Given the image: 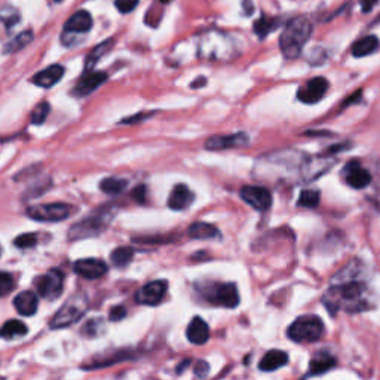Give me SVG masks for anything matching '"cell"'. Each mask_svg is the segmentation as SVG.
Here are the masks:
<instances>
[{"label": "cell", "mask_w": 380, "mask_h": 380, "mask_svg": "<svg viewBox=\"0 0 380 380\" xmlns=\"http://www.w3.org/2000/svg\"><path fill=\"white\" fill-rule=\"evenodd\" d=\"M322 303L331 315L343 310L356 314L374 308V293L370 271L361 260H351L331 278L330 288L324 293Z\"/></svg>", "instance_id": "obj_1"}, {"label": "cell", "mask_w": 380, "mask_h": 380, "mask_svg": "<svg viewBox=\"0 0 380 380\" xmlns=\"http://www.w3.org/2000/svg\"><path fill=\"white\" fill-rule=\"evenodd\" d=\"M306 161V155L296 150H279L260 158L257 164V174L260 180L271 182H301V170Z\"/></svg>", "instance_id": "obj_2"}, {"label": "cell", "mask_w": 380, "mask_h": 380, "mask_svg": "<svg viewBox=\"0 0 380 380\" xmlns=\"http://www.w3.org/2000/svg\"><path fill=\"white\" fill-rule=\"evenodd\" d=\"M312 35V22L306 17H297L290 19L281 36H279V48L287 60H296L303 51L306 42Z\"/></svg>", "instance_id": "obj_3"}, {"label": "cell", "mask_w": 380, "mask_h": 380, "mask_svg": "<svg viewBox=\"0 0 380 380\" xmlns=\"http://www.w3.org/2000/svg\"><path fill=\"white\" fill-rule=\"evenodd\" d=\"M115 217V209L111 207L100 208L91 216L74 223V225L69 229V239L70 241H79L86 238H94L98 237L100 233H103L110 220Z\"/></svg>", "instance_id": "obj_4"}, {"label": "cell", "mask_w": 380, "mask_h": 380, "mask_svg": "<svg viewBox=\"0 0 380 380\" xmlns=\"http://www.w3.org/2000/svg\"><path fill=\"white\" fill-rule=\"evenodd\" d=\"M324 322L317 315H303L294 319L287 330L290 340L296 343H314L324 336Z\"/></svg>", "instance_id": "obj_5"}, {"label": "cell", "mask_w": 380, "mask_h": 380, "mask_svg": "<svg viewBox=\"0 0 380 380\" xmlns=\"http://www.w3.org/2000/svg\"><path fill=\"white\" fill-rule=\"evenodd\" d=\"M88 309V300L84 294H74L60 308L57 314L51 319V328L58 330L70 327L72 324L79 321Z\"/></svg>", "instance_id": "obj_6"}, {"label": "cell", "mask_w": 380, "mask_h": 380, "mask_svg": "<svg viewBox=\"0 0 380 380\" xmlns=\"http://www.w3.org/2000/svg\"><path fill=\"white\" fill-rule=\"evenodd\" d=\"M35 285L39 294L47 300L58 299L64 288V275L60 269H51L48 274H45L35 279Z\"/></svg>", "instance_id": "obj_7"}, {"label": "cell", "mask_w": 380, "mask_h": 380, "mask_svg": "<svg viewBox=\"0 0 380 380\" xmlns=\"http://www.w3.org/2000/svg\"><path fill=\"white\" fill-rule=\"evenodd\" d=\"M70 209L65 204H38L27 208V216L36 221H63L70 216Z\"/></svg>", "instance_id": "obj_8"}, {"label": "cell", "mask_w": 380, "mask_h": 380, "mask_svg": "<svg viewBox=\"0 0 380 380\" xmlns=\"http://www.w3.org/2000/svg\"><path fill=\"white\" fill-rule=\"evenodd\" d=\"M207 300L212 305L223 306L228 309H233L239 305V293L235 284H214L209 288V292L205 293Z\"/></svg>", "instance_id": "obj_9"}, {"label": "cell", "mask_w": 380, "mask_h": 380, "mask_svg": "<svg viewBox=\"0 0 380 380\" xmlns=\"http://www.w3.org/2000/svg\"><path fill=\"white\" fill-rule=\"evenodd\" d=\"M336 159L331 158L330 155H319V156H306V161L301 170V183H309L317 180L318 177L326 174Z\"/></svg>", "instance_id": "obj_10"}, {"label": "cell", "mask_w": 380, "mask_h": 380, "mask_svg": "<svg viewBox=\"0 0 380 380\" xmlns=\"http://www.w3.org/2000/svg\"><path fill=\"white\" fill-rule=\"evenodd\" d=\"M328 81L326 77H314V79L308 81L303 86L297 91V98L305 104H315L328 91Z\"/></svg>", "instance_id": "obj_11"}, {"label": "cell", "mask_w": 380, "mask_h": 380, "mask_svg": "<svg viewBox=\"0 0 380 380\" xmlns=\"http://www.w3.org/2000/svg\"><path fill=\"white\" fill-rule=\"evenodd\" d=\"M241 198L257 211H267L272 207V193L262 186H245L241 189Z\"/></svg>", "instance_id": "obj_12"}, {"label": "cell", "mask_w": 380, "mask_h": 380, "mask_svg": "<svg viewBox=\"0 0 380 380\" xmlns=\"http://www.w3.org/2000/svg\"><path fill=\"white\" fill-rule=\"evenodd\" d=\"M166 290H168V283L166 281H152L149 284L144 285L140 292L136 294V300L141 305H149V306H156L159 305L162 299L166 294Z\"/></svg>", "instance_id": "obj_13"}, {"label": "cell", "mask_w": 380, "mask_h": 380, "mask_svg": "<svg viewBox=\"0 0 380 380\" xmlns=\"http://www.w3.org/2000/svg\"><path fill=\"white\" fill-rule=\"evenodd\" d=\"M345 182L352 189H364L372 182V175L365 168H363V165L356 161H351L348 165L345 166L342 171Z\"/></svg>", "instance_id": "obj_14"}, {"label": "cell", "mask_w": 380, "mask_h": 380, "mask_svg": "<svg viewBox=\"0 0 380 380\" xmlns=\"http://www.w3.org/2000/svg\"><path fill=\"white\" fill-rule=\"evenodd\" d=\"M250 141L248 136L245 132L230 134V136H214L207 140L205 149L208 150H226L233 148H242L247 146Z\"/></svg>", "instance_id": "obj_15"}, {"label": "cell", "mask_w": 380, "mask_h": 380, "mask_svg": "<svg viewBox=\"0 0 380 380\" xmlns=\"http://www.w3.org/2000/svg\"><path fill=\"white\" fill-rule=\"evenodd\" d=\"M104 72H86L82 79L76 84L72 94L76 97H85L94 93L98 86H102L107 81Z\"/></svg>", "instance_id": "obj_16"}, {"label": "cell", "mask_w": 380, "mask_h": 380, "mask_svg": "<svg viewBox=\"0 0 380 380\" xmlns=\"http://www.w3.org/2000/svg\"><path fill=\"white\" fill-rule=\"evenodd\" d=\"M107 264L98 259H82L74 263V272L86 279H98L107 274Z\"/></svg>", "instance_id": "obj_17"}, {"label": "cell", "mask_w": 380, "mask_h": 380, "mask_svg": "<svg viewBox=\"0 0 380 380\" xmlns=\"http://www.w3.org/2000/svg\"><path fill=\"white\" fill-rule=\"evenodd\" d=\"M63 76H64V67L60 64H54L33 76L31 82L42 88H51L55 84H58Z\"/></svg>", "instance_id": "obj_18"}, {"label": "cell", "mask_w": 380, "mask_h": 380, "mask_svg": "<svg viewBox=\"0 0 380 380\" xmlns=\"http://www.w3.org/2000/svg\"><path fill=\"white\" fill-rule=\"evenodd\" d=\"M193 199H195V195H193L192 190H190L184 184H177L170 195L168 207L175 211H182V209H186L192 205Z\"/></svg>", "instance_id": "obj_19"}, {"label": "cell", "mask_w": 380, "mask_h": 380, "mask_svg": "<svg viewBox=\"0 0 380 380\" xmlns=\"http://www.w3.org/2000/svg\"><path fill=\"white\" fill-rule=\"evenodd\" d=\"M187 339L193 345H204L209 339V327L208 324L200 318L195 317L187 326Z\"/></svg>", "instance_id": "obj_20"}, {"label": "cell", "mask_w": 380, "mask_h": 380, "mask_svg": "<svg viewBox=\"0 0 380 380\" xmlns=\"http://www.w3.org/2000/svg\"><path fill=\"white\" fill-rule=\"evenodd\" d=\"M14 306L18 310V314L22 317H31L38 312L39 299L35 293L22 292L14 299Z\"/></svg>", "instance_id": "obj_21"}, {"label": "cell", "mask_w": 380, "mask_h": 380, "mask_svg": "<svg viewBox=\"0 0 380 380\" xmlns=\"http://www.w3.org/2000/svg\"><path fill=\"white\" fill-rule=\"evenodd\" d=\"M93 29V17L86 10H77L65 22L64 33H86Z\"/></svg>", "instance_id": "obj_22"}, {"label": "cell", "mask_w": 380, "mask_h": 380, "mask_svg": "<svg viewBox=\"0 0 380 380\" xmlns=\"http://www.w3.org/2000/svg\"><path fill=\"white\" fill-rule=\"evenodd\" d=\"M336 364H338V361L333 355H330L327 352L317 354L314 358L310 360L309 376H318V374L327 373L331 370L333 367H336Z\"/></svg>", "instance_id": "obj_23"}, {"label": "cell", "mask_w": 380, "mask_h": 380, "mask_svg": "<svg viewBox=\"0 0 380 380\" xmlns=\"http://www.w3.org/2000/svg\"><path fill=\"white\" fill-rule=\"evenodd\" d=\"M189 237L192 239H220L221 232L209 223L196 221L189 228Z\"/></svg>", "instance_id": "obj_24"}, {"label": "cell", "mask_w": 380, "mask_h": 380, "mask_svg": "<svg viewBox=\"0 0 380 380\" xmlns=\"http://www.w3.org/2000/svg\"><path fill=\"white\" fill-rule=\"evenodd\" d=\"M285 364H288V355L283 351L274 349L263 356L262 361L259 363V368L262 372L269 373V372H275V370H278V368L284 367Z\"/></svg>", "instance_id": "obj_25"}, {"label": "cell", "mask_w": 380, "mask_h": 380, "mask_svg": "<svg viewBox=\"0 0 380 380\" xmlns=\"http://www.w3.org/2000/svg\"><path fill=\"white\" fill-rule=\"evenodd\" d=\"M380 48V42L376 36H365L360 39L358 42L354 43L352 47V55L356 58L367 57V55H372Z\"/></svg>", "instance_id": "obj_26"}, {"label": "cell", "mask_w": 380, "mask_h": 380, "mask_svg": "<svg viewBox=\"0 0 380 380\" xmlns=\"http://www.w3.org/2000/svg\"><path fill=\"white\" fill-rule=\"evenodd\" d=\"M33 39H35V35H33L31 30H26L19 33L18 36H15L13 40L8 42L5 45L3 48V52L5 54H14V52H18L21 49H24L27 45H30L33 42Z\"/></svg>", "instance_id": "obj_27"}, {"label": "cell", "mask_w": 380, "mask_h": 380, "mask_svg": "<svg viewBox=\"0 0 380 380\" xmlns=\"http://www.w3.org/2000/svg\"><path fill=\"white\" fill-rule=\"evenodd\" d=\"M29 331L27 326L24 322L17 321V319H9L5 322L2 328H0V336L6 338V339H14L18 336H26Z\"/></svg>", "instance_id": "obj_28"}, {"label": "cell", "mask_w": 380, "mask_h": 380, "mask_svg": "<svg viewBox=\"0 0 380 380\" xmlns=\"http://www.w3.org/2000/svg\"><path fill=\"white\" fill-rule=\"evenodd\" d=\"M115 45V40L113 39H109L103 43H100L97 45V47L91 51V54L88 55V58H86V64H85V69L86 72H91L93 70V67L97 64V61L104 57V55L111 49V47H113Z\"/></svg>", "instance_id": "obj_29"}, {"label": "cell", "mask_w": 380, "mask_h": 380, "mask_svg": "<svg viewBox=\"0 0 380 380\" xmlns=\"http://www.w3.org/2000/svg\"><path fill=\"white\" fill-rule=\"evenodd\" d=\"M127 186H128L127 180H122V178H116V177H107L102 183H100V189H102L107 195H119L124 192Z\"/></svg>", "instance_id": "obj_30"}, {"label": "cell", "mask_w": 380, "mask_h": 380, "mask_svg": "<svg viewBox=\"0 0 380 380\" xmlns=\"http://www.w3.org/2000/svg\"><path fill=\"white\" fill-rule=\"evenodd\" d=\"M319 200H321L319 190L309 189V190H303V192L300 193L297 205L305 207V208H317L319 205Z\"/></svg>", "instance_id": "obj_31"}, {"label": "cell", "mask_w": 380, "mask_h": 380, "mask_svg": "<svg viewBox=\"0 0 380 380\" xmlns=\"http://www.w3.org/2000/svg\"><path fill=\"white\" fill-rule=\"evenodd\" d=\"M279 24V21L275 18H269V17H262L259 21H255L254 24V31L257 33V36L259 38H266L269 35L271 31H274Z\"/></svg>", "instance_id": "obj_32"}, {"label": "cell", "mask_w": 380, "mask_h": 380, "mask_svg": "<svg viewBox=\"0 0 380 380\" xmlns=\"http://www.w3.org/2000/svg\"><path fill=\"white\" fill-rule=\"evenodd\" d=\"M132 257H134V250L132 248L119 247L113 253H111L110 259H111V262H113V264L116 267H125V266H128L131 263Z\"/></svg>", "instance_id": "obj_33"}, {"label": "cell", "mask_w": 380, "mask_h": 380, "mask_svg": "<svg viewBox=\"0 0 380 380\" xmlns=\"http://www.w3.org/2000/svg\"><path fill=\"white\" fill-rule=\"evenodd\" d=\"M19 21V13L13 6H5L0 9V22H3L6 29L14 27Z\"/></svg>", "instance_id": "obj_34"}, {"label": "cell", "mask_w": 380, "mask_h": 380, "mask_svg": "<svg viewBox=\"0 0 380 380\" xmlns=\"http://www.w3.org/2000/svg\"><path fill=\"white\" fill-rule=\"evenodd\" d=\"M49 104L48 103H40L35 107V110L31 111V116H30V122L33 125H40L43 124L45 120H47L48 115H49Z\"/></svg>", "instance_id": "obj_35"}, {"label": "cell", "mask_w": 380, "mask_h": 380, "mask_svg": "<svg viewBox=\"0 0 380 380\" xmlns=\"http://www.w3.org/2000/svg\"><path fill=\"white\" fill-rule=\"evenodd\" d=\"M15 247L27 250V248H33L38 245V235L36 233H22L19 237H17V239L14 241Z\"/></svg>", "instance_id": "obj_36"}, {"label": "cell", "mask_w": 380, "mask_h": 380, "mask_svg": "<svg viewBox=\"0 0 380 380\" xmlns=\"http://www.w3.org/2000/svg\"><path fill=\"white\" fill-rule=\"evenodd\" d=\"M15 288L14 276L8 272H0V297L9 294Z\"/></svg>", "instance_id": "obj_37"}, {"label": "cell", "mask_w": 380, "mask_h": 380, "mask_svg": "<svg viewBox=\"0 0 380 380\" xmlns=\"http://www.w3.org/2000/svg\"><path fill=\"white\" fill-rule=\"evenodd\" d=\"M115 5H116V8H118L119 13H122V14H129V13H132L134 9L137 8L138 0H116Z\"/></svg>", "instance_id": "obj_38"}, {"label": "cell", "mask_w": 380, "mask_h": 380, "mask_svg": "<svg viewBox=\"0 0 380 380\" xmlns=\"http://www.w3.org/2000/svg\"><path fill=\"white\" fill-rule=\"evenodd\" d=\"M102 321V319H93V321H89L86 326L82 328V334L86 338H95L98 336V334H102L103 328H95L97 324Z\"/></svg>", "instance_id": "obj_39"}, {"label": "cell", "mask_w": 380, "mask_h": 380, "mask_svg": "<svg viewBox=\"0 0 380 380\" xmlns=\"http://www.w3.org/2000/svg\"><path fill=\"white\" fill-rule=\"evenodd\" d=\"M127 317V309L124 306H116L110 310L109 314V319L113 321V322H118L120 319H124Z\"/></svg>", "instance_id": "obj_40"}, {"label": "cell", "mask_w": 380, "mask_h": 380, "mask_svg": "<svg viewBox=\"0 0 380 380\" xmlns=\"http://www.w3.org/2000/svg\"><path fill=\"white\" fill-rule=\"evenodd\" d=\"M132 199H136L138 204H144L146 203V186H138L134 189V192H132Z\"/></svg>", "instance_id": "obj_41"}, {"label": "cell", "mask_w": 380, "mask_h": 380, "mask_svg": "<svg viewBox=\"0 0 380 380\" xmlns=\"http://www.w3.org/2000/svg\"><path fill=\"white\" fill-rule=\"evenodd\" d=\"M208 373H209V365H208V363H205V361H203V360L198 361L196 365H195V374H196L198 377H205Z\"/></svg>", "instance_id": "obj_42"}, {"label": "cell", "mask_w": 380, "mask_h": 380, "mask_svg": "<svg viewBox=\"0 0 380 380\" xmlns=\"http://www.w3.org/2000/svg\"><path fill=\"white\" fill-rule=\"evenodd\" d=\"M190 364V360H186V361H183V363H180V364H178V367H177V373H182L183 370H186V367Z\"/></svg>", "instance_id": "obj_43"}, {"label": "cell", "mask_w": 380, "mask_h": 380, "mask_svg": "<svg viewBox=\"0 0 380 380\" xmlns=\"http://www.w3.org/2000/svg\"><path fill=\"white\" fill-rule=\"evenodd\" d=\"M161 2H162V3H170L171 0H161Z\"/></svg>", "instance_id": "obj_44"}, {"label": "cell", "mask_w": 380, "mask_h": 380, "mask_svg": "<svg viewBox=\"0 0 380 380\" xmlns=\"http://www.w3.org/2000/svg\"><path fill=\"white\" fill-rule=\"evenodd\" d=\"M0 254H2V247H0Z\"/></svg>", "instance_id": "obj_45"}, {"label": "cell", "mask_w": 380, "mask_h": 380, "mask_svg": "<svg viewBox=\"0 0 380 380\" xmlns=\"http://www.w3.org/2000/svg\"><path fill=\"white\" fill-rule=\"evenodd\" d=\"M55 2H61V0H55Z\"/></svg>", "instance_id": "obj_46"}]
</instances>
